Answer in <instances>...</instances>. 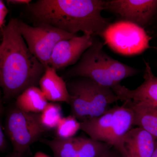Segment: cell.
I'll return each instance as SVG.
<instances>
[{
	"instance_id": "1",
	"label": "cell",
	"mask_w": 157,
	"mask_h": 157,
	"mask_svg": "<svg viewBox=\"0 0 157 157\" xmlns=\"http://www.w3.org/2000/svg\"><path fill=\"white\" fill-rule=\"evenodd\" d=\"M103 0H38L26 6L34 24L45 23L70 34L101 37L110 25L102 16Z\"/></svg>"
},
{
	"instance_id": "2",
	"label": "cell",
	"mask_w": 157,
	"mask_h": 157,
	"mask_svg": "<svg viewBox=\"0 0 157 157\" xmlns=\"http://www.w3.org/2000/svg\"><path fill=\"white\" fill-rule=\"evenodd\" d=\"M1 32L0 85L6 101L36 86L46 68L27 46L17 28V19L11 18Z\"/></svg>"
},
{
	"instance_id": "3",
	"label": "cell",
	"mask_w": 157,
	"mask_h": 157,
	"mask_svg": "<svg viewBox=\"0 0 157 157\" xmlns=\"http://www.w3.org/2000/svg\"><path fill=\"white\" fill-rule=\"evenodd\" d=\"M138 70L109 56L104 49V43L96 37L92 45L80 59L67 71L68 77H86L97 83L113 89L124 79L137 75Z\"/></svg>"
},
{
	"instance_id": "4",
	"label": "cell",
	"mask_w": 157,
	"mask_h": 157,
	"mask_svg": "<svg viewBox=\"0 0 157 157\" xmlns=\"http://www.w3.org/2000/svg\"><path fill=\"white\" fill-rule=\"evenodd\" d=\"M67 84L72 115L79 122L103 115L110 105L122 101L112 89L86 77H76Z\"/></svg>"
},
{
	"instance_id": "5",
	"label": "cell",
	"mask_w": 157,
	"mask_h": 157,
	"mask_svg": "<svg viewBox=\"0 0 157 157\" xmlns=\"http://www.w3.org/2000/svg\"><path fill=\"white\" fill-rule=\"evenodd\" d=\"M80 130L96 141L118 150L121 140L134 126V114L125 103L116 105L98 117L80 122Z\"/></svg>"
},
{
	"instance_id": "6",
	"label": "cell",
	"mask_w": 157,
	"mask_h": 157,
	"mask_svg": "<svg viewBox=\"0 0 157 157\" xmlns=\"http://www.w3.org/2000/svg\"><path fill=\"white\" fill-rule=\"evenodd\" d=\"M40 113L25 112L16 107L8 111L5 131L13 151L25 155L31 145L40 140L46 130L40 121Z\"/></svg>"
},
{
	"instance_id": "7",
	"label": "cell",
	"mask_w": 157,
	"mask_h": 157,
	"mask_svg": "<svg viewBox=\"0 0 157 157\" xmlns=\"http://www.w3.org/2000/svg\"><path fill=\"white\" fill-rule=\"evenodd\" d=\"M29 25L17 19V28L32 53L45 68L49 66L55 46L62 40L77 36L45 23Z\"/></svg>"
},
{
	"instance_id": "8",
	"label": "cell",
	"mask_w": 157,
	"mask_h": 157,
	"mask_svg": "<svg viewBox=\"0 0 157 157\" xmlns=\"http://www.w3.org/2000/svg\"><path fill=\"white\" fill-rule=\"evenodd\" d=\"M101 37L113 51L123 55L139 54L150 47L151 38L145 29L123 20L110 24Z\"/></svg>"
},
{
	"instance_id": "9",
	"label": "cell",
	"mask_w": 157,
	"mask_h": 157,
	"mask_svg": "<svg viewBox=\"0 0 157 157\" xmlns=\"http://www.w3.org/2000/svg\"><path fill=\"white\" fill-rule=\"evenodd\" d=\"M40 141L50 147L54 157H100L112 147L107 144L84 136L42 139Z\"/></svg>"
},
{
	"instance_id": "10",
	"label": "cell",
	"mask_w": 157,
	"mask_h": 157,
	"mask_svg": "<svg viewBox=\"0 0 157 157\" xmlns=\"http://www.w3.org/2000/svg\"><path fill=\"white\" fill-rule=\"evenodd\" d=\"M105 10L145 29L156 14L157 0L107 1Z\"/></svg>"
},
{
	"instance_id": "11",
	"label": "cell",
	"mask_w": 157,
	"mask_h": 157,
	"mask_svg": "<svg viewBox=\"0 0 157 157\" xmlns=\"http://www.w3.org/2000/svg\"><path fill=\"white\" fill-rule=\"evenodd\" d=\"M94 37L83 34L58 42L54 48L49 66L57 70L76 64L92 45Z\"/></svg>"
},
{
	"instance_id": "12",
	"label": "cell",
	"mask_w": 157,
	"mask_h": 157,
	"mask_svg": "<svg viewBox=\"0 0 157 157\" xmlns=\"http://www.w3.org/2000/svg\"><path fill=\"white\" fill-rule=\"evenodd\" d=\"M144 81L136 89L130 90L120 84L112 89L122 101L144 102L157 107V76L152 71L149 63L144 61Z\"/></svg>"
},
{
	"instance_id": "13",
	"label": "cell",
	"mask_w": 157,
	"mask_h": 157,
	"mask_svg": "<svg viewBox=\"0 0 157 157\" xmlns=\"http://www.w3.org/2000/svg\"><path fill=\"white\" fill-rule=\"evenodd\" d=\"M155 144L154 137L137 127L131 129L124 136L118 151L121 157H151Z\"/></svg>"
},
{
	"instance_id": "14",
	"label": "cell",
	"mask_w": 157,
	"mask_h": 157,
	"mask_svg": "<svg viewBox=\"0 0 157 157\" xmlns=\"http://www.w3.org/2000/svg\"><path fill=\"white\" fill-rule=\"evenodd\" d=\"M39 84L40 89L48 101L52 102H66L70 104L67 83L57 74L55 69L49 66L46 67Z\"/></svg>"
},
{
	"instance_id": "15",
	"label": "cell",
	"mask_w": 157,
	"mask_h": 157,
	"mask_svg": "<svg viewBox=\"0 0 157 157\" xmlns=\"http://www.w3.org/2000/svg\"><path fill=\"white\" fill-rule=\"evenodd\" d=\"M134 114V126L146 131L157 140V107L144 102L124 101Z\"/></svg>"
},
{
	"instance_id": "16",
	"label": "cell",
	"mask_w": 157,
	"mask_h": 157,
	"mask_svg": "<svg viewBox=\"0 0 157 157\" xmlns=\"http://www.w3.org/2000/svg\"><path fill=\"white\" fill-rule=\"evenodd\" d=\"M48 101L40 89L32 86L16 98L15 106L25 112L39 113L45 109Z\"/></svg>"
},
{
	"instance_id": "17",
	"label": "cell",
	"mask_w": 157,
	"mask_h": 157,
	"mask_svg": "<svg viewBox=\"0 0 157 157\" xmlns=\"http://www.w3.org/2000/svg\"><path fill=\"white\" fill-rule=\"evenodd\" d=\"M39 117L42 126L46 131L56 129L63 118L62 107L57 103H48L40 113Z\"/></svg>"
},
{
	"instance_id": "18",
	"label": "cell",
	"mask_w": 157,
	"mask_h": 157,
	"mask_svg": "<svg viewBox=\"0 0 157 157\" xmlns=\"http://www.w3.org/2000/svg\"><path fill=\"white\" fill-rule=\"evenodd\" d=\"M55 129L56 137L61 139L71 138L80 130V122L73 116L70 115L63 117Z\"/></svg>"
},
{
	"instance_id": "19",
	"label": "cell",
	"mask_w": 157,
	"mask_h": 157,
	"mask_svg": "<svg viewBox=\"0 0 157 157\" xmlns=\"http://www.w3.org/2000/svg\"><path fill=\"white\" fill-rule=\"evenodd\" d=\"M9 13V10L2 0H0V28L1 29L6 26V18Z\"/></svg>"
},
{
	"instance_id": "20",
	"label": "cell",
	"mask_w": 157,
	"mask_h": 157,
	"mask_svg": "<svg viewBox=\"0 0 157 157\" xmlns=\"http://www.w3.org/2000/svg\"><path fill=\"white\" fill-rule=\"evenodd\" d=\"M4 129L2 124L0 126V151L3 153L6 150L8 147V142L6 139V132H4Z\"/></svg>"
},
{
	"instance_id": "21",
	"label": "cell",
	"mask_w": 157,
	"mask_h": 157,
	"mask_svg": "<svg viewBox=\"0 0 157 157\" xmlns=\"http://www.w3.org/2000/svg\"><path fill=\"white\" fill-rule=\"evenodd\" d=\"M100 157H121L119 153L115 148H109Z\"/></svg>"
},
{
	"instance_id": "22",
	"label": "cell",
	"mask_w": 157,
	"mask_h": 157,
	"mask_svg": "<svg viewBox=\"0 0 157 157\" xmlns=\"http://www.w3.org/2000/svg\"><path fill=\"white\" fill-rule=\"evenodd\" d=\"M32 2L31 0H7L6 1L9 5H25V6H28Z\"/></svg>"
},
{
	"instance_id": "23",
	"label": "cell",
	"mask_w": 157,
	"mask_h": 157,
	"mask_svg": "<svg viewBox=\"0 0 157 157\" xmlns=\"http://www.w3.org/2000/svg\"><path fill=\"white\" fill-rule=\"evenodd\" d=\"M24 155H25L21 154L13 151L11 153L6 155V156L4 157H25Z\"/></svg>"
},
{
	"instance_id": "24",
	"label": "cell",
	"mask_w": 157,
	"mask_h": 157,
	"mask_svg": "<svg viewBox=\"0 0 157 157\" xmlns=\"http://www.w3.org/2000/svg\"><path fill=\"white\" fill-rule=\"evenodd\" d=\"M34 157H50L48 155L45 154L41 151L37 152L34 155Z\"/></svg>"
},
{
	"instance_id": "25",
	"label": "cell",
	"mask_w": 157,
	"mask_h": 157,
	"mask_svg": "<svg viewBox=\"0 0 157 157\" xmlns=\"http://www.w3.org/2000/svg\"><path fill=\"white\" fill-rule=\"evenodd\" d=\"M151 157H157V140H156L155 147Z\"/></svg>"
},
{
	"instance_id": "26",
	"label": "cell",
	"mask_w": 157,
	"mask_h": 157,
	"mask_svg": "<svg viewBox=\"0 0 157 157\" xmlns=\"http://www.w3.org/2000/svg\"></svg>"
},
{
	"instance_id": "27",
	"label": "cell",
	"mask_w": 157,
	"mask_h": 157,
	"mask_svg": "<svg viewBox=\"0 0 157 157\" xmlns=\"http://www.w3.org/2000/svg\"></svg>"
}]
</instances>
